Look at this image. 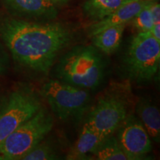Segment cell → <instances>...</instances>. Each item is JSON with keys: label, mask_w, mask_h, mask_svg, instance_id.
I'll list each match as a JSON object with an SVG mask.
<instances>
[{"label": "cell", "mask_w": 160, "mask_h": 160, "mask_svg": "<svg viewBox=\"0 0 160 160\" xmlns=\"http://www.w3.org/2000/svg\"><path fill=\"white\" fill-rule=\"evenodd\" d=\"M0 39L19 65L47 73L71 41L72 33L61 23L5 17L0 18Z\"/></svg>", "instance_id": "1"}, {"label": "cell", "mask_w": 160, "mask_h": 160, "mask_svg": "<svg viewBox=\"0 0 160 160\" xmlns=\"http://www.w3.org/2000/svg\"><path fill=\"white\" fill-rule=\"evenodd\" d=\"M104 73V60L93 46H76L60 59L57 67L61 82L82 89L97 88Z\"/></svg>", "instance_id": "2"}, {"label": "cell", "mask_w": 160, "mask_h": 160, "mask_svg": "<svg viewBox=\"0 0 160 160\" xmlns=\"http://www.w3.org/2000/svg\"><path fill=\"white\" fill-rule=\"evenodd\" d=\"M53 125L52 116L42 108L0 143V160H19L42 141Z\"/></svg>", "instance_id": "3"}, {"label": "cell", "mask_w": 160, "mask_h": 160, "mask_svg": "<svg viewBox=\"0 0 160 160\" xmlns=\"http://www.w3.org/2000/svg\"><path fill=\"white\" fill-rule=\"evenodd\" d=\"M160 63V42L149 31L139 32L131 40L125 56L128 71L139 82L150 81L157 74Z\"/></svg>", "instance_id": "4"}, {"label": "cell", "mask_w": 160, "mask_h": 160, "mask_svg": "<svg viewBox=\"0 0 160 160\" xmlns=\"http://www.w3.org/2000/svg\"><path fill=\"white\" fill-rule=\"evenodd\" d=\"M37 93L27 86H22L11 93L0 113V143L42 108Z\"/></svg>", "instance_id": "5"}, {"label": "cell", "mask_w": 160, "mask_h": 160, "mask_svg": "<svg viewBox=\"0 0 160 160\" xmlns=\"http://www.w3.org/2000/svg\"><path fill=\"white\" fill-rule=\"evenodd\" d=\"M41 93L53 113L61 120H67L80 113L86 107L90 98L85 89L57 80L45 83Z\"/></svg>", "instance_id": "6"}, {"label": "cell", "mask_w": 160, "mask_h": 160, "mask_svg": "<svg viewBox=\"0 0 160 160\" xmlns=\"http://www.w3.org/2000/svg\"><path fill=\"white\" fill-rule=\"evenodd\" d=\"M127 117V108L122 100L107 96L98 101L87 122L107 138L119 128Z\"/></svg>", "instance_id": "7"}, {"label": "cell", "mask_w": 160, "mask_h": 160, "mask_svg": "<svg viewBox=\"0 0 160 160\" xmlns=\"http://www.w3.org/2000/svg\"><path fill=\"white\" fill-rule=\"evenodd\" d=\"M118 129V143L129 160L141 159L151 152V137L137 118L127 117Z\"/></svg>", "instance_id": "8"}, {"label": "cell", "mask_w": 160, "mask_h": 160, "mask_svg": "<svg viewBox=\"0 0 160 160\" xmlns=\"http://www.w3.org/2000/svg\"><path fill=\"white\" fill-rule=\"evenodd\" d=\"M4 5L12 14L40 22L54 19L58 6L51 0H3Z\"/></svg>", "instance_id": "9"}, {"label": "cell", "mask_w": 160, "mask_h": 160, "mask_svg": "<svg viewBox=\"0 0 160 160\" xmlns=\"http://www.w3.org/2000/svg\"><path fill=\"white\" fill-rule=\"evenodd\" d=\"M150 2L148 0H137L122 6L102 19L97 20L89 27V35L97 34L99 32L111 26L125 25Z\"/></svg>", "instance_id": "10"}, {"label": "cell", "mask_w": 160, "mask_h": 160, "mask_svg": "<svg viewBox=\"0 0 160 160\" xmlns=\"http://www.w3.org/2000/svg\"><path fill=\"white\" fill-rule=\"evenodd\" d=\"M106 139L97 130L86 122L82 128L79 137L68 153V160L85 159L94 152Z\"/></svg>", "instance_id": "11"}, {"label": "cell", "mask_w": 160, "mask_h": 160, "mask_svg": "<svg viewBox=\"0 0 160 160\" xmlns=\"http://www.w3.org/2000/svg\"><path fill=\"white\" fill-rule=\"evenodd\" d=\"M125 25L111 26L92 36L93 45L106 54H111L117 51L121 43Z\"/></svg>", "instance_id": "12"}, {"label": "cell", "mask_w": 160, "mask_h": 160, "mask_svg": "<svg viewBox=\"0 0 160 160\" xmlns=\"http://www.w3.org/2000/svg\"><path fill=\"white\" fill-rule=\"evenodd\" d=\"M137 111L141 122L150 137L157 142L160 139V114L159 111L154 105L144 102L139 103Z\"/></svg>", "instance_id": "13"}, {"label": "cell", "mask_w": 160, "mask_h": 160, "mask_svg": "<svg viewBox=\"0 0 160 160\" xmlns=\"http://www.w3.org/2000/svg\"><path fill=\"white\" fill-rule=\"evenodd\" d=\"M135 1L137 0H86L83 9L87 17L97 21L122 6Z\"/></svg>", "instance_id": "14"}, {"label": "cell", "mask_w": 160, "mask_h": 160, "mask_svg": "<svg viewBox=\"0 0 160 160\" xmlns=\"http://www.w3.org/2000/svg\"><path fill=\"white\" fill-rule=\"evenodd\" d=\"M92 154L98 160H129L112 135L106 138Z\"/></svg>", "instance_id": "15"}, {"label": "cell", "mask_w": 160, "mask_h": 160, "mask_svg": "<svg viewBox=\"0 0 160 160\" xmlns=\"http://www.w3.org/2000/svg\"><path fill=\"white\" fill-rule=\"evenodd\" d=\"M57 159L58 156L53 147L46 142L41 141L22 160H53Z\"/></svg>", "instance_id": "16"}, {"label": "cell", "mask_w": 160, "mask_h": 160, "mask_svg": "<svg viewBox=\"0 0 160 160\" xmlns=\"http://www.w3.org/2000/svg\"><path fill=\"white\" fill-rule=\"evenodd\" d=\"M150 3L151 1L131 20L133 27L139 32L149 31L154 25L149 9Z\"/></svg>", "instance_id": "17"}, {"label": "cell", "mask_w": 160, "mask_h": 160, "mask_svg": "<svg viewBox=\"0 0 160 160\" xmlns=\"http://www.w3.org/2000/svg\"><path fill=\"white\" fill-rule=\"evenodd\" d=\"M9 59L3 47L0 45V75L5 73L8 68Z\"/></svg>", "instance_id": "18"}, {"label": "cell", "mask_w": 160, "mask_h": 160, "mask_svg": "<svg viewBox=\"0 0 160 160\" xmlns=\"http://www.w3.org/2000/svg\"><path fill=\"white\" fill-rule=\"evenodd\" d=\"M149 9L151 11L153 23H160V5L159 3L152 2H151L149 5Z\"/></svg>", "instance_id": "19"}, {"label": "cell", "mask_w": 160, "mask_h": 160, "mask_svg": "<svg viewBox=\"0 0 160 160\" xmlns=\"http://www.w3.org/2000/svg\"><path fill=\"white\" fill-rule=\"evenodd\" d=\"M149 32L157 41L160 42V23L154 24Z\"/></svg>", "instance_id": "20"}, {"label": "cell", "mask_w": 160, "mask_h": 160, "mask_svg": "<svg viewBox=\"0 0 160 160\" xmlns=\"http://www.w3.org/2000/svg\"><path fill=\"white\" fill-rule=\"evenodd\" d=\"M8 102V99L4 96L0 95V113L2 111Z\"/></svg>", "instance_id": "21"}, {"label": "cell", "mask_w": 160, "mask_h": 160, "mask_svg": "<svg viewBox=\"0 0 160 160\" xmlns=\"http://www.w3.org/2000/svg\"><path fill=\"white\" fill-rule=\"evenodd\" d=\"M51 1L57 6H62L68 2L69 0H51Z\"/></svg>", "instance_id": "22"}, {"label": "cell", "mask_w": 160, "mask_h": 160, "mask_svg": "<svg viewBox=\"0 0 160 160\" xmlns=\"http://www.w3.org/2000/svg\"><path fill=\"white\" fill-rule=\"evenodd\" d=\"M148 1H151V0H148Z\"/></svg>", "instance_id": "23"}]
</instances>
